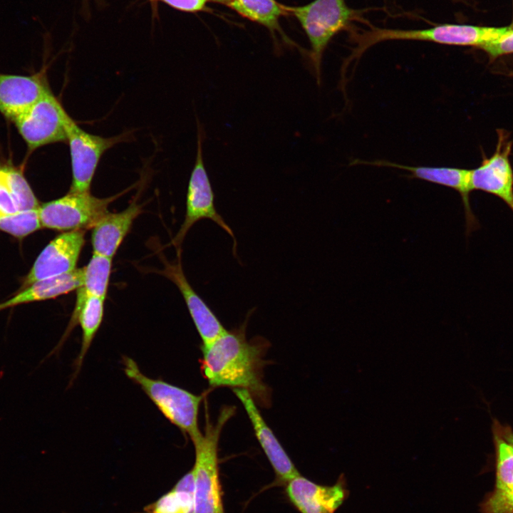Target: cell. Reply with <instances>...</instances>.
<instances>
[{
	"label": "cell",
	"instance_id": "1",
	"mask_svg": "<svg viewBox=\"0 0 513 513\" xmlns=\"http://www.w3.org/2000/svg\"><path fill=\"white\" fill-rule=\"evenodd\" d=\"M246 326L247 321L202 346L201 369L211 386L247 389L253 397L265 401L268 393L262 368L266 342L247 340Z\"/></svg>",
	"mask_w": 513,
	"mask_h": 513
},
{
	"label": "cell",
	"instance_id": "2",
	"mask_svg": "<svg viewBox=\"0 0 513 513\" xmlns=\"http://www.w3.org/2000/svg\"><path fill=\"white\" fill-rule=\"evenodd\" d=\"M508 28L509 26L484 27L455 24H440L430 28L409 30L370 26L368 30L351 31V40L355 46L343 63L349 66L368 48L386 41H420L450 46L480 47L487 42L497 39Z\"/></svg>",
	"mask_w": 513,
	"mask_h": 513
},
{
	"label": "cell",
	"instance_id": "3",
	"mask_svg": "<svg viewBox=\"0 0 513 513\" xmlns=\"http://www.w3.org/2000/svg\"><path fill=\"white\" fill-rule=\"evenodd\" d=\"M306 32L310 44L312 65L318 85L323 53L331 40L343 30L353 29V21H365L364 10L350 8L345 0H314L302 6H286Z\"/></svg>",
	"mask_w": 513,
	"mask_h": 513
},
{
	"label": "cell",
	"instance_id": "4",
	"mask_svg": "<svg viewBox=\"0 0 513 513\" xmlns=\"http://www.w3.org/2000/svg\"><path fill=\"white\" fill-rule=\"evenodd\" d=\"M225 406L216 422L206 421L204 432L192 441L195 450L193 513H224L218 466V443L221 432L234 413Z\"/></svg>",
	"mask_w": 513,
	"mask_h": 513
},
{
	"label": "cell",
	"instance_id": "5",
	"mask_svg": "<svg viewBox=\"0 0 513 513\" xmlns=\"http://www.w3.org/2000/svg\"><path fill=\"white\" fill-rule=\"evenodd\" d=\"M123 365L127 377L141 388L171 423L187 434L192 441L202 434L197 418L202 395L147 377L140 371L136 362L128 356H123Z\"/></svg>",
	"mask_w": 513,
	"mask_h": 513
},
{
	"label": "cell",
	"instance_id": "6",
	"mask_svg": "<svg viewBox=\"0 0 513 513\" xmlns=\"http://www.w3.org/2000/svg\"><path fill=\"white\" fill-rule=\"evenodd\" d=\"M122 193L99 198L88 193L69 192L62 197L40 204L41 227L68 232L92 229L107 213L108 207Z\"/></svg>",
	"mask_w": 513,
	"mask_h": 513
},
{
	"label": "cell",
	"instance_id": "7",
	"mask_svg": "<svg viewBox=\"0 0 513 513\" xmlns=\"http://www.w3.org/2000/svg\"><path fill=\"white\" fill-rule=\"evenodd\" d=\"M66 131L72 170L69 192H90L92 180L102 155L116 144L128 140L130 133L110 138L90 134L80 128L68 114L66 118Z\"/></svg>",
	"mask_w": 513,
	"mask_h": 513
},
{
	"label": "cell",
	"instance_id": "8",
	"mask_svg": "<svg viewBox=\"0 0 513 513\" xmlns=\"http://www.w3.org/2000/svg\"><path fill=\"white\" fill-rule=\"evenodd\" d=\"M197 127V155L187 187L185 219L172 240V244L179 247L196 222L208 219L219 225L233 239L232 251L237 257V242L234 232L215 208L214 192L203 162L202 131L200 125Z\"/></svg>",
	"mask_w": 513,
	"mask_h": 513
},
{
	"label": "cell",
	"instance_id": "9",
	"mask_svg": "<svg viewBox=\"0 0 513 513\" xmlns=\"http://www.w3.org/2000/svg\"><path fill=\"white\" fill-rule=\"evenodd\" d=\"M68 113L51 91L12 122L30 150L56 142H66Z\"/></svg>",
	"mask_w": 513,
	"mask_h": 513
},
{
	"label": "cell",
	"instance_id": "10",
	"mask_svg": "<svg viewBox=\"0 0 513 513\" xmlns=\"http://www.w3.org/2000/svg\"><path fill=\"white\" fill-rule=\"evenodd\" d=\"M86 230L63 232L41 252L21 289L35 281L74 271L85 244Z\"/></svg>",
	"mask_w": 513,
	"mask_h": 513
},
{
	"label": "cell",
	"instance_id": "11",
	"mask_svg": "<svg viewBox=\"0 0 513 513\" xmlns=\"http://www.w3.org/2000/svg\"><path fill=\"white\" fill-rule=\"evenodd\" d=\"M353 164H366L405 170L410 173L409 177L411 178L422 180L456 190L460 193L462 201L467 237L480 228L479 221L470 202V192L472 191L470 185V170L449 167L409 166L386 160L368 162L356 160Z\"/></svg>",
	"mask_w": 513,
	"mask_h": 513
},
{
	"label": "cell",
	"instance_id": "12",
	"mask_svg": "<svg viewBox=\"0 0 513 513\" xmlns=\"http://www.w3.org/2000/svg\"><path fill=\"white\" fill-rule=\"evenodd\" d=\"M286 494L301 513H335L349 491L343 474L331 486L316 484L299 475L286 484Z\"/></svg>",
	"mask_w": 513,
	"mask_h": 513
},
{
	"label": "cell",
	"instance_id": "13",
	"mask_svg": "<svg viewBox=\"0 0 513 513\" xmlns=\"http://www.w3.org/2000/svg\"><path fill=\"white\" fill-rule=\"evenodd\" d=\"M511 142L501 133L497 150L470 172L471 190H481L501 199L513 212V171L509 160Z\"/></svg>",
	"mask_w": 513,
	"mask_h": 513
},
{
	"label": "cell",
	"instance_id": "14",
	"mask_svg": "<svg viewBox=\"0 0 513 513\" xmlns=\"http://www.w3.org/2000/svg\"><path fill=\"white\" fill-rule=\"evenodd\" d=\"M177 251V261L173 263L165 261L160 272L178 288L202 341V346H207L227 329L187 281L182 266L180 249Z\"/></svg>",
	"mask_w": 513,
	"mask_h": 513
},
{
	"label": "cell",
	"instance_id": "15",
	"mask_svg": "<svg viewBox=\"0 0 513 513\" xmlns=\"http://www.w3.org/2000/svg\"><path fill=\"white\" fill-rule=\"evenodd\" d=\"M50 91L44 73H0V113L12 122Z\"/></svg>",
	"mask_w": 513,
	"mask_h": 513
},
{
	"label": "cell",
	"instance_id": "16",
	"mask_svg": "<svg viewBox=\"0 0 513 513\" xmlns=\"http://www.w3.org/2000/svg\"><path fill=\"white\" fill-rule=\"evenodd\" d=\"M233 391L247 413L255 435L274 470L278 482L286 484L299 475V472L266 423L249 390L234 388Z\"/></svg>",
	"mask_w": 513,
	"mask_h": 513
},
{
	"label": "cell",
	"instance_id": "17",
	"mask_svg": "<svg viewBox=\"0 0 513 513\" xmlns=\"http://www.w3.org/2000/svg\"><path fill=\"white\" fill-rule=\"evenodd\" d=\"M495 449L494 489L480 504L482 513H513V447L492 432Z\"/></svg>",
	"mask_w": 513,
	"mask_h": 513
},
{
	"label": "cell",
	"instance_id": "18",
	"mask_svg": "<svg viewBox=\"0 0 513 513\" xmlns=\"http://www.w3.org/2000/svg\"><path fill=\"white\" fill-rule=\"evenodd\" d=\"M142 212V205L134 201L123 211L103 217L92 228L93 253L113 259Z\"/></svg>",
	"mask_w": 513,
	"mask_h": 513
},
{
	"label": "cell",
	"instance_id": "19",
	"mask_svg": "<svg viewBox=\"0 0 513 513\" xmlns=\"http://www.w3.org/2000/svg\"><path fill=\"white\" fill-rule=\"evenodd\" d=\"M112 259L93 253L88 264L84 267L81 285L76 290V300L68 327L57 346L47 358L58 353L63 343L76 327L79 312L86 299L91 296L105 299L111 272Z\"/></svg>",
	"mask_w": 513,
	"mask_h": 513
},
{
	"label": "cell",
	"instance_id": "20",
	"mask_svg": "<svg viewBox=\"0 0 513 513\" xmlns=\"http://www.w3.org/2000/svg\"><path fill=\"white\" fill-rule=\"evenodd\" d=\"M84 267L61 276L41 279L22 289L0 304V311L20 304L56 298L76 290L82 284Z\"/></svg>",
	"mask_w": 513,
	"mask_h": 513
},
{
	"label": "cell",
	"instance_id": "21",
	"mask_svg": "<svg viewBox=\"0 0 513 513\" xmlns=\"http://www.w3.org/2000/svg\"><path fill=\"white\" fill-rule=\"evenodd\" d=\"M39 206L22 170L12 165H0V211L14 213Z\"/></svg>",
	"mask_w": 513,
	"mask_h": 513
},
{
	"label": "cell",
	"instance_id": "22",
	"mask_svg": "<svg viewBox=\"0 0 513 513\" xmlns=\"http://www.w3.org/2000/svg\"><path fill=\"white\" fill-rule=\"evenodd\" d=\"M225 4L244 18L279 31V19L288 12L276 0H227Z\"/></svg>",
	"mask_w": 513,
	"mask_h": 513
},
{
	"label": "cell",
	"instance_id": "23",
	"mask_svg": "<svg viewBox=\"0 0 513 513\" xmlns=\"http://www.w3.org/2000/svg\"><path fill=\"white\" fill-rule=\"evenodd\" d=\"M105 299L91 296L86 299L83 305L77 320L82 330L81 350L75 361V373L76 376L82 366L84 358L101 324L104 311Z\"/></svg>",
	"mask_w": 513,
	"mask_h": 513
},
{
	"label": "cell",
	"instance_id": "24",
	"mask_svg": "<svg viewBox=\"0 0 513 513\" xmlns=\"http://www.w3.org/2000/svg\"><path fill=\"white\" fill-rule=\"evenodd\" d=\"M41 228L38 209L9 213L0 211V230L23 238Z\"/></svg>",
	"mask_w": 513,
	"mask_h": 513
},
{
	"label": "cell",
	"instance_id": "25",
	"mask_svg": "<svg viewBox=\"0 0 513 513\" xmlns=\"http://www.w3.org/2000/svg\"><path fill=\"white\" fill-rule=\"evenodd\" d=\"M148 509L150 513H193L194 492L173 487Z\"/></svg>",
	"mask_w": 513,
	"mask_h": 513
},
{
	"label": "cell",
	"instance_id": "26",
	"mask_svg": "<svg viewBox=\"0 0 513 513\" xmlns=\"http://www.w3.org/2000/svg\"><path fill=\"white\" fill-rule=\"evenodd\" d=\"M491 57L513 53V27L509 26L508 30L497 39L487 42L480 47Z\"/></svg>",
	"mask_w": 513,
	"mask_h": 513
},
{
	"label": "cell",
	"instance_id": "27",
	"mask_svg": "<svg viewBox=\"0 0 513 513\" xmlns=\"http://www.w3.org/2000/svg\"><path fill=\"white\" fill-rule=\"evenodd\" d=\"M181 11L197 12L204 9L208 0H157Z\"/></svg>",
	"mask_w": 513,
	"mask_h": 513
},
{
	"label": "cell",
	"instance_id": "28",
	"mask_svg": "<svg viewBox=\"0 0 513 513\" xmlns=\"http://www.w3.org/2000/svg\"><path fill=\"white\" fill-rule=\"evenodd\" d=\"M492 431L498 434L513 447V430L509 425L502 424L499 420L494 419L492 425Z\"/></svg>",
	"mask_w": 513,
	"mask_h": 513
},
{
	"label": "cell",
	"instance_id": "29",
	"mask_svg": "<svg viewBox=\"0 0 513 513\" xmlns=\"http://www.w3.org/2000/svg\"><path fill=\"white\" fill-rule=\"evenodd\" d=\"M212 1H219V2H222V3L225 4V2H226L227 0H212Z\"/></svg>",
	"mask_w": 513,
	"mask_h": 513
},
{
	"label": "cell",
	"instance_id": "30",
	"mask_svg": "<svg viewBox=\"0 0 513 513\" xmlns=\"http://www.w3.org/2000/svg\"><path fill=\"white\" fill-rule=\"evenodd\" d=\"M511 26L513 27V19H512V23L511 24Z\"/></svg>",
	"mask_w": 513,
	"mask_h": 513
},
{
	"label": "cell",
	"instance_id": "31",
	"mask_svg": "<svg viewBox=\"0 0 513 513\" xmlns=\"http://www.w3.org/2000/svg\"><path fill=\"white\" fill-rule=\"evenodd\" d=\"M150 1H157V0H150Z\"/></svg>",
	"mask_w": 513,
	"mask_h": 513
}]
</instances>
